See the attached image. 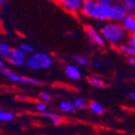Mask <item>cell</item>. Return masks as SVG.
Returning a JSON list of instances; mask_svg holds the SVG:
<instances>
[{
  "label": "cell",
  "instance_id": "27",
  "mask_svg": "<svg viewBox=\"0 0 135 135\" xmlns=\"http://www.w3.org/2000/svg\"><path fill=\"white\" fill-rule=\"evenodd\" d=\"M93 66H94V68H95V69H99V68L102 67V63H101V61H95L93 62Z\"/></svg>",
  "mask_w": 135,
  "mask_h": 135
},
{
  "label": "cell",
  "instance_id": "30",
  "mask_svg": "<svg viewBox=\"0 0 135 135\" xmlns=\"http://www.w3.org/2000/svg\"><path fill=\"white\" fill-rule=\"evenodd\" d=\"M6 2H7V0H0V5L3 6L4 4H6Z\"/></svg>",
  "mask_w": 135,
  "mask_h": 135
},
{
  "label": "cell",
  "instance_id": "9",
  "mask_svg": "<svg viewBox=\"0 0 135 135\" xmlns=\"http://www.w3.org/2000/svg\"><path fill=\"white\" fill-rule=\"evenodd\" d=\"M83 0H71L62 5V8L70 13H78L81 11Z\"/></svg>",
  "mask_w": 135,
  "mask_h": 135
},
{
  "label": "cell",
  "instance_id": "23",
  "mask_svg": "<svg viewBox=\"0 0 135 135\" xmlns=\"http://www.w3.org/2000/svg\"><path fill=\"white\" fill-rule=\"evenodd\" d=\"M40 99L41 101L45 102V103H49L52 100V95L47 92H43L40 94Z\"/></svg>",
  "mask_w": 135,
  "mask_h": 135
},
{
  "label": "cell",
  "instance_id": "19",
  "mask_svg": "<svg viewBox=\"0 0 135 135\" xmlns=\"http://www.w3.org/2000/svg\"><path fill=\"white\" fill-rule=\"evenodd\" d=\"M15 119V115L9 110H0V121L1 122H11Z\"/></svg>",
  "mask_w": 135,
  "mask_h": 135
},
{
  "label": "cell",
  "instance_id": "7",
  "mask_svg": "<svg viewBox=\"0 0 135 135\" xmlns=\"http://www.w3.org/2000/svg\"><path fill=\"white\" fill-rule=\"evenodd\" d=\"M85 33L94 45H97L99 47H104V46L106 45L107 42L105 41L104 37L102 36L101 32L97 31L94 27H92V26H86Z\"/></svg>",
  "mask_w": 135,
  "mask_h": 135
},
{
  "label": "cell",
  "instance_id": "1",
  "mask_svg": "<svg viewBox=\"0 0 135 135\" xmlns=\"http://www.w3.org/2000/svg\"><path fill=\"white\" fill-rule=\"evenodd\" d=\"M100 32L107 43L113 46H118L123 45L128 37V31L122 24L114 22L105 23L100 27Z\"/></svg>",
  "mask_w": 135,
  "mask_h": 135
},
{
  "label": "cell",
  "instance_id": "8",
  "mask_svg": "<svg viewBox=\"0 0 135 135\" xmlns=\"http://www.w3.org/2000/svg\"><path fill=\"white\" fill-rule=\"evenodd\" d=\"M64 73H65L66 77L71 80L77 81L79 80L81 78V72L79 66L76 64H68L64 69Z\"/></svg>",
  "mask_w": 135,
  "mask_h": 135
},
{
  "label": "cell",
  "instance_id": "11",
  "mask_svg": "<svg viewBox=\"0 0 135 135\" xmlns=\"http://www.w3.org/2000/svg\"><path fill=\"white\" fill-rule=\"evenodd\" d=\"M59 110L63 113H70L76 110V107L74 105V102L69 101V100H61L59 103Z\"/></svg>",
  "mask_w": 135,
  "mask_h": 135
},
{
  "label": "cell",
  "instance_id": "15",
  "mask_svg": "<svg viewBox=\"0 0 135 135\" xmlns=\"http://www.w3.org/2000/svg\"><path fill=\"white\" fill-rule=\"evenodd\" d=\"M13 48L11 47V45L6 42H1L0 43V58L2 60H6L9 58V56L11 55V51Z\"/></svg>",
  "mask_w": 135,
  "mask_h": 135
},
{
  "label": "cell",
  "instance_id": "25",
  "mask_svg": "<svg viewBox=\"0 0 135 135\" xmlns=\"http://www.w3.org/2000/svg\"><path fill=\"white\" fill-rule=\"evenodd\" d=\"M128 44L131 45V46L135 47V33L134 34H131L128 38Z\"/></svg>",
  "mask_w": 135,
  "mask_h": 135
},
{
  "label": "cell",
  "instance_id": "22",
  "mask_svg": "<svg viewBox=\"0 0 135 135\" xmlns=\"http://www.w3.org/2000/svg\"><path fill=\"white\" fill-rule=\"evenodd\" d=\"M47 109H48V106H47V103H45V102L41 101V102H37L35 104V110L39 113H45V112H47Z\"/></svg>",
  "mask_w": 135,
  "mask_h": 135
},
{
  "label": "cell",
  "instance_id": "14",
  "mask_svg": "<svg viewBox=\"0 0 135 135\" xmlns=\"http://www.w3.org/2000/svg\"><path fill=\"white\" fill-rule=\"evenodd\" d=\"M72 61L74 62V64L78 66H82V67H87V66L90 65V61H89V59L86 58L85 56L83 55H74L72 57Z\"/></svg>",
  "mask_w": 135,
  "mask_h": 135
},
{
  "label": "cell",
  "instance_id": "6",
  "mask_svg": "<svg viewBox=\"0 0 135 135\" xmlns=\"http://www.w3.org/2000/svg\"><path fill=\"white\" fill-rule=\"evenodd\" d=\"M27 54L23 52L20 48H13L9 58L7 59V61L9 65L13 67H22L27 64Z\"/></svg>",
  "mask_w": 135,
  "mask_h": 135
},
{
  "label": "cell",
  "instance_id": "31",
  "mask_svg": "<svg viewBox=\"0 0 135 135\" xmlns=\"http://www.w3.org/2000/svg\"><path fill=\"white\" fill-rule=\"evenodd\" d=\"M45 1H48V2H51V1H53V0H45Z\"/></svg>",
  "mask_w": 135,
  "mask_h": 135
},
{
  "label": "cell",
  "instance_id": "29",
  "mask_svg": "<svg viewBox=\"0 0 135 135\" xmlns=\"http://www.w3.org/2000/svg\"><path fill=\"white\" fill-rule=\"evenodd\" d=\"M57 2L58 3H60V4L62 6L63 4H65V3H67V2H69V1H71V0H56Z\"/></svg>",
  "mask_w": 135,
  "mask_h": 135
},
{
  "label": "cell",
  "instance_id": "10",
  "mask_svg": "<svg viewBox=\"0 0 135 135\" xmlns=\"http://www.w3.org/2000/svg\"><path fill=\"white\" fill-rule=\"evenodd\" d=\"M123 27H125L128 33H135V13H131L122 23Z\"/></svg>",
  "mask_w": 135,
  "mask_h": 135
},
{
  "label": "cell",
  "instance_id": "17",
  "mask_svg": "<svg viewBox=\"0 0 135 135\" xmlns=\"http://www.w3.org/2000/svg\"><path fill=\"white\" fill-rule=\"evenodd\" d=\"M88 109L92 112L93 113L95 114H102L104 113V108L101 104L98 103L97 101H91L89 102V106H88Z\"/></svg>",
  "mask_w": 135,
  "mask_h": 135
},
{
  "label": "cell",
  "instance_id": "20",
  "mask_svg": "<svg viewBox=\"0 0 135 135\" xmlns=\"http://www.w3.org/2000/svg\"><path fill=\"white\" fill-rule=\"evenodd\" d=\"M18 48H20L23 52H25L26 54L31 55L34 53V47L31 45H29V44H27V43H22L19 45Z\"/></svg>",
  "mask_w": 135,
  "mask_h": 135
},
{
  "label": "cell",
  "instance_id": "18",
  "mask_svg": "<svg viewBox=\"0 0 135 135\" xmlns=\"http://www.w3.org/2000/svg\"><path fill=\"white\" fill-rule=\"evenodd\" d=\"M74 105H75V107H76V110H85L86 108H88L89 103H88V101L84 97H77V98H75Z\"/></svg>",
  "mask_w": 135,
  "mask_h": 135
},
{
  "label": "cell",
  "instance_id": "16",
  "mask_svg": "<svg viewBox=\"0 0 135 135\" xmlns=\"http://www.w3.org/2000/svg\"><path fill=\"white\" fill-rule=\"evenodd\" d=\"M119 50L121 53H123L124 55H126L127 57H134L135 58V47L131 46V45H128V43H124L123 45H121L119 46Z\"/></svg>",
  "mask_w": 135,
  "mask_h": 135
},
{
  "label": "cell",
  "instance_id": "12",
  "mask_svg": "<svg viewBox=\"0 0 135 135\" xmlns=\"http://www.w3.org/2000/svg\"><path fill=\"white\" fill-rule=\"evenodd\" d=\"M87 82L94 88H104L106 87V81L97 76H91L87 79Z\"/></svg>",
  "mask_w": 135,
  "mask_h": 135
},
{
  "label": "cell",
  "instance_id": "5",
  "mask_svg": "<svg viewBox=\"0 0 135 135\" xmlns=\"http://www.w3.org/2000/svg\"><path fill=\"white\" fill-rule=\"evenodd\" d=\"M5 78L11 82H13V83L25 84V85H42L44 83L43 80H41V79L31 77H26L24 75L14 72L12 69L9 70V72L6 75Z\"/></svg>",
  "mask_w": 135,
  "mask_h": 135
},
{
  "label": "cell",
  "instance_id": "2",
  "mask_svg": "<svg viewBox=\"0 0 135 135\" xmlns=\"http://www.w3.org/2000/svg\"><path fill=\"white\" fill-rule=\"evenodd\" d=\"M81 13L87 18L94 19L99 22L110 20V8L100 5L97 0H83Z\"/></svg>",
  "mask_w": 135,
  "mask_h": 135
},
{
  "label": "cell",
  "instance_id": "26",
  "mask_svg": "<svg viewBox=\"0 0 135 135\" xmlns=\"http://www.w3.org/2000/svg\"><path fill=\"white\" fill-rule=\"evenodd\" d=\"M128 62L131 65V68L135 69V58L134 57H128Z\"/></svg>",
  "mask_w": 135,
  "mask_h": 135
},
{
  "label": "cell",
  "instance_id": "21",
  "mask_svg": "<svg viewBox=\"0 0 135 135\" xmlns=\"http://www.w3.org/2000/svg\"><path fill=\"white\" fill-rule=\"evenodd\" d=\"M129 9L131 13H135V0H120Z\"/></svg>",
  "mask_w": 135,
  "mask_h": 135
},
{
  "label": "cell",
  "instance_id": "24",
  "mask_svg": "<svg viewBox=\"0 0 135 135\" xmlns=\"http://www.w3.org/2000/svg\"><path fill=\"white\" fill-rule=\"evenodd\" d=\"M97 2L100 5H102V6H104V7L110 8L116 2V0H97Z\"/></svg>",
  "mask_w": 135,
  "mask_h": 135
},
{
  "label": "cell",
  "instance_id": "28",
  "mask_svg": "<svg viewBox=\"0 0 135 135\" xmlns=\"http://www.w3.org/2000/svg\"><path fill=\"white\" fill-rule=\"evenodd\" d=\"M129 99H131V101H134L135 102V89L132 90L129 94Z\"/></svg>",
  "mask_w": 135,
  "mask_h": 135
},
{
  "label": "cell",
  "instance_id": "13",
  "mask_svg": "<svg viewBox=\"0 0 135 135\" xmlns=\"http://www.w3.org/2000/svg\"><path fill=\"white\" fill-rule=\"evenodd\" d=\"M43 117L48 119L50 122H51L53 125H60L62 121V118L60 114L56 113H53V112H45V113H43Z\"/></svg>",
  "mask_w": 135,
  "mask_h": 135
},
{
  "label": "cell",
  "instance_id": "3",
  "mask_svg": "<svg viewBox=\"0 0 135 135\" xmlns=\"http://www.w3.org/2000/svg\"><path fill=\"white\" fill-rule=\"evenodd\" d=\"M53 62H54V60L51 55L46 52L38 51L29 55L26 66L29 69L38 71V70L49 69L53 65Z\"/></svg>",
  "mask_w": 135,
  "mask_h": 135
},
{
  "label": "cell",
  "instance_id": "4",
  "mask_svg": "<svg viewBox=\"0 0 135 135\" xmlns=\"http://www.w3.org/2000/svg\"><path fill=\"white\" fill-rule=\"evenodd\" d=\"M131 13V12L129 11V9L121 1L115 2L110 8V22L118 23V24H122Z\"/></svg>",
  "mask_w": 135,
  "mask_h": 135
}]
</instances>
